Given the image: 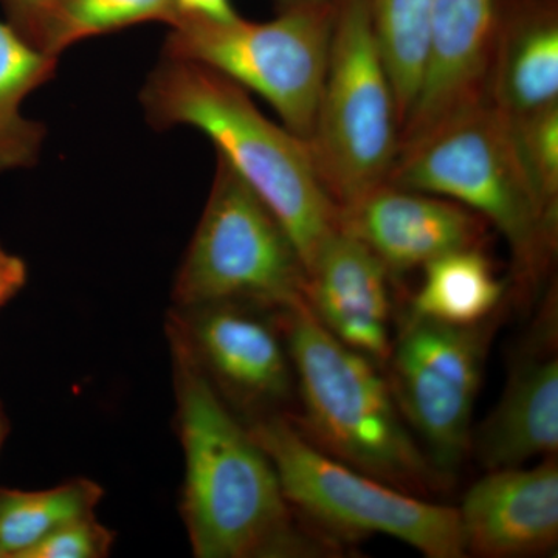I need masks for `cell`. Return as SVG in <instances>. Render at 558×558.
Segmentation results:
<instances>
[{
  "label": "cell",
  "mask_w": 558,
  "mask_h": 558,
  "mask_svg": "<svg viewBox=\"0 0 558 558\" xmlns=\"http://www.w3.org/2000/svg\"><path fill=\"white\" fill-rule=\"evenodd\" d=\"M179 17L175 0H57L40 28L36 49L58 58L81 40L145 22L172 25Z\"/></svg>",
  "instance_id": "obj_21"
},
{
  "label": "cell",
  "mask_w": 558,
  "mask_h": 558,
  "mask_svg": "<svg viewBox=\"0 0 558 558\" xmlns=\"http://www.w3.org/2000/svg\"><path fill=\"white\" fill-rule=\"evenodd\" d=\"M300 413L289 414L312 446L389 486L428 498L447 481L400 413L379 365L344 347L307 307L278 312Z\"/></svg>",
  "instance_id": "obj_3"
},
{
  "label": "cell",
  "mask_w": 558,
  "mask_h": 558,
  "mask_svg": "<svg viewBox=\"0 0 558 558\" xmlns=\"http://www.w3.org/2000/svg\"><path fill=\"white\" fill-rule=\"evenodd\" d=\"M387 183L446 197L494 226L508 241L526 295L553 263L558 220L532 189L512 121L488 101L400 149Z\"/></svg>",
  "instance_id": "obj_4"
},
{
  "label": "cell",
  "mask_w": 558,
  "mask_h": 558,
  "mask_svg": "<svg viewBox=\"0 0 558 558\" xmlns=\"http://www.w3.org/2000/svg\"><path fill=\"white\" fill-rule=\"evenodd\" d=\"M487 101L509 119L558 105L556 0H498Z\"/></svg>",
  "instance_id": "obj_16"
},
{
  "label": "cell",
  "mask_w": 558,
  "mask_h": 558,
  "mask_svg": "<svg viewBox=\"0 0 558 558\" xmlns=\"http://www.w3.org/2000/svg\"><path fill=\"white\" fill-rule=\"evenodd\" d=\"M58 58L36 49L9 22L0 21V172L33 167L46 128L25 119L22 102L53 78Z\"/></svg>",
  "instance_id": "obj_18"
},
{
  "label": "cell",
  "mask_w": 558,
  "mask_h": 558,
  "mask_svg": "<svg viewBox=\"0 0 558 558\" xmlns=\"http://www.w3.org/2000/svg\"><path fill=\"white\" fill-rule=\"evenodd\" d=\"M185 475L180 515L197 558H323L344 546L290 506L277 469L247 424L168 336Z\"/></svg>",
  "instance_id": "obj_1"
},
{
  "label": "cell",
  "mask_w": 558,
  "mask_h": 558,
  "mask_svg": "<svg viewBox=\"0 0 558 558\" xmlns=\"http://www.w3.org/2000/svg\"><path fill=\"white\" fill-rule=\"evenodd\" d=\"M494 317L453 326L407 314L392 339L387 380L418 446L450 483L470 453Z\"/></svg>",
  "instance_id": "obj_9"
},
{
  "label": "cell",
  "mask_w": 558,
  "mask_h": 558,
  "mask_svg": "<svg viewBox=\"0 0 558 558\" xmlns=\"http://www.w3.org/2000/svg\"><path fill=\"white\" fill-rule=\"evenodd\" d=\"M9 421H7L5 413H3L2 405H0V449L5 442L7 435H9Z\"/></svg>",
  "instance_id": "obj_27"
},
{
  "label": "cell",
  "mask_w": 558,
  "mask_h": 558,
  "mask_svg": "<svg viewBox=\"0 0 558 558\" xmlns=\"http://www.w3.org/2000/svg\"><path fill=\"white\" fill-rule=\"evenodd\" d=\"M277 469L301 519L340 545L387 535L427 558H464L458 508L428 501L349 468L295 428L286 413L245 421Z\"/></svg>",
  "instance_id": "obj_5"
},
{
  "label": "cell",
  "mask_w": 558,
  "mask_h": 558,
  "mask_svg": "<svg viewBox=\"0 0 558 558\" xmlns=\"http://www.w3.org/2000/svg\"><path fill=\"white\" fill-rule=\"evenodd\" d=\"M0 558H5L3 557L2 548H0Z\"/></svg>",
  "instance_id": "obj_28"
},
{
  "label": "cell",
  "mask_w": 558,
  "mask_h": 558,
  "mask_svg": "<svg viewBox=\"0 0 558 558\" xmlns=\"http://www.w3.org/2000/svg\"><path fill=\"white\" fill-rule=\"evenodd\" d=\"M409 314L453 326H472L495 317L508 286L483 247L454 250L429 260Z\"/></svg>",
  "instance_id": "obj_17"
},
{
  "label": "cell",
  "mask_w": 558,
  "mask_h": 558,
  "mask_svg": "<svg viewBox=\"0 0 558 558\" xmlns=\"http://www.w3.org/2000/svg\"><path fill=\"white\" fill-rule=\"evenodd\" d=\"M116 534L94 515L51 532L22 558H102L112 550Z\"/></svg>",
  "instance_id": "obj_23"
},
{
  "label": "cell",
  "mask_w": 558,
  "mask_h": 558,
  "mask_svg": "<svg viewBox=\"0 0 558 558\" xmlns=\"http://www.w3.org/2000/svg\"><path fill=\"white\" fill-rule=\"evenodd\" d=\"M510 121L532 189L545 211L558 220V105Z\"/></svg>",
  "instance_id": "obj_22"
},
{
  "label": "cell",
  "mask_w": 558,
  "mask_h": 558,
  "mask_svg": "<svg viewBox=\"0 0 558 558\" xmlns=\"http://www.w3.org/2000/svg\"><path fill=\"white\" fill-rule=\"evenodd\" d=\"M102 488L87 478L70 480L47 490L0 488V548L22 558L40 539L72 521L94 515Z\"/></svg>",
  "instance_id": "obj_19"
},
{
  "label": "cell",
  "mask_w": 558,
  "mask_h": 558,
  "mask_svg": "<svg viewBox=\"0 0 558 558\" xmlns=\"http://www.w3.org/2000/svg\"><path fill=\"white\" fill-rule=\"evenodd\" d=\"M498 0H436L427 64L399 150L487 101Z\"/></svg>",
  "instance_id": "obj_13"
},
{
  "label": "cell",
  "mask_w": 558,
  "mask_h": 558,
  "mask_svg": "<svg viewBox=\"0 0 558 558\" xmlns=\"http://www.w3.org/2000/svg\"><path fill=\"white\" fill-rule=\"evenodd\" d=\"M27 264L0 244V307L5 306L27 284Z\"/></svg>",
  "instance_id": "obj_25"
},
{
  "label": "cell",
  "mask_w": 558,
  "mask_h": 558,
  "mask_svg": "<svg viewBox=\"0 0 558 558\" xmlns=\"http://www.w3.org/2000/svg\"><path fill=\"white\" fill-rule=\"evenodd\" d=\"M307 271L267 205L222 157L185 258L174 306L247 303L271 312L307 307Z\"/></svg>",
  "instance_id": "obj_8"
},
{
  "label": "cell",
  "mask_w": 558,
  "mask_h": 558,
  "mask_svg": "<svg viewBox=\"0 0 558 558\" xmlns=\"http://www.w3.org/2000/svg\"><path fill=\"white\" fill-rule=\"evenodd\" d=\"M436 0H369L371 21L395 90L400 128L416 100Z\"/></svg>",
  "instance_id": "obj_20"
},
{
  "label": "cell",
  "mask_w": 558,
  "mask_h": 558,
  "mask_svg": "<svg viewBox=\"0 0 558 558\" xmlns=\"http://www.w3.org/2000/svg\"><path fill=\"white\" fill-rule=\"evenodd\" d=\"M337 0H281L266 22L180 14L165 57L197 62L264 98L304 142L314 130Z\"/></svg>",
  "instance_id": "obj_6"
},
{
  "label": "cell",
  "mask_w": 558,
  "mask_h": 558,
  "mask_svg": "<svg viewBox=\"0 0 558 558\" xmlns=\"http://www.w3.org/2000/svg\"><path fill=\"white\" fill-rule=\"evenodd\" d=\"M557 306L548 301L513 359L498 405L472 429L470 453L487 470L520 468L558 453Z\"/></svg>",
  "instance_id": "obj_12"
},
{
  "label": "cell",
  "mask_w": 558,
  "mask_h": 558,
  "mask_svg": "<svg viewBox=\"0 0 558 558\" xmlns=\"http://www.w3.org/2000/svg\"><path fill=\"white\" fill-rule=\"evenodd\" d=\"M468 556L521 558L558 545V462L487 470L458 508Z\"/></svg>",
  "instance_id": "obj_14"
},
{
  "label": "cell",
  "mask_w": 558,
  "mask_h": 558,
  "mask_svg": "<svg viewBox=\"0 0 558 558\" xmlns=\"http://www.w3.org/2000/svg\"><path fill=\"white\" fill-rule=\"evenodd\" d=\"M54 2L57 0H2L11 27L35 47L44 21Z\"/></svg>",
  "instance_id": "obj_24"
},
{
  "label": "cell",
  "mask_w": 558,
  "mask_h": 558,
  "mask_svg": "<svg viewBox=\"0 0 558 558\" xmlns=\"http://www.w3.org/2000/svg\"><path fill=\"white\" fill-rule=\"evenodd\" d=\"M140 100L157 130L190 126L207 135L274 213L310 270L339 229V208L319 182L307 142L263 116L240 84L193 61L165 57Z\"/></svg>",
  "instance_id": "obj_2"
},
{
  "label": "cell",
  "mask_w": 558,
  "mask_h": 558,
  "mask_svg": "<svg viewBox=\"0 0 558 558\" xmlns=\"http://www.w3.org/2000/svg\"><path fill=\"white\" fill-rule=\"evenodd\" d=\"M167 336L179 340L209 384L245 421L286 413L295 374L277 312L247 303L172 306Z\"/></svg>",
  "instance_id": "obj_10"
},
{
  "label": "cell",
  "mask_w": 558,
  "mask_h": 558,
  "mask_svg": "<svg viewBox=\"0 0 558 558\" xmlns=\"http://www.w3.org/2000/svg\"><path fill=\"white\" fill-rule=\"evenodd\" d=\"M307 310L333 339L385 366L391 352V274L362 241L337 229L307 270Z\"/></svg>",
  "instance_id": "obj_15"
},
{
  "label": "cell",
  "mask_w": 558,
  "mask_h": 558,
  "mask_svg": "<svg viewBox=\"0 0 558 558\" xmlns=\"http://www.w3.org/2000/svg\"><path fill=\"white\" fill-rule=\"evenodd\" d=\"M488 223L457 202L380 183L339 211V229L405 274L454 250L483 247Z\"/></svg>",
  "instance_id": "obj_11"
},
{
  "label": "cell",
  "mask_w": 558,
  "mask_h": 558,
  "mask_svg": "<svg viewBox=\"0 0 558 558\" xmlns=\"http://www.w3.org/2000/svg\"><path fill=\"white\" fill-rule=\"evenodd\" d=\"M180 14L208 17L215 21L236 20L238 13L231 0H175Z\"/></svg>",
  "instance_id": "obj_26"
},
{
  "label": "cell",
  "mask_w": 558,
  "mask_h": 558,
  "mask_svg": "<svg viewBox=\"0 0 558 558\" xmlns=\"http://www.w3.org/2000/svg\"><path fill=\"white\" fill-rule=\"evenodd\" d=\"M399 137L398 102L374 35L369 0H337L307 145L319 182L339 211L387 182Z\"/></svg>",
  "instance_id": "obj_7"
}]
</instances>
